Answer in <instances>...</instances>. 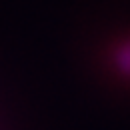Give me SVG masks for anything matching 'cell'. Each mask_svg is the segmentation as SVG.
<instances>
[{
    "instance_id": "1",
    "label": "cell",
    "mask_w": 130,
    "mask_h": 130,
    "mask_svg": "<svg viewBox=\"0 0 130 130\" xmlns=\"http://www.w3.org/2000/svg\"><path fill=\"white\" fill-rule=\"evenodd\" d=\"M118 64L124 72H130V44H126L118 54Z\"/></svg>"
}]
</instances>
